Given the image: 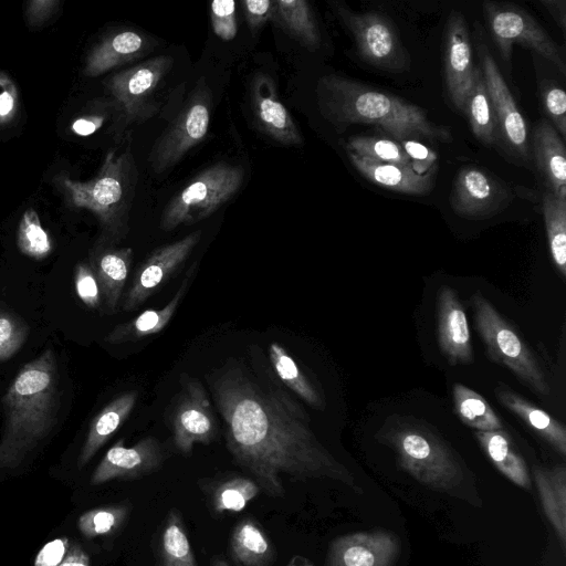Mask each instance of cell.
Here are the masks:
<instances>
[{
    "label": "cell",
    "mask_w": 566,
    "mask_h": 566,
    "mask_svg": "<svg viewBox=\"0 0 566 566\" xmlns=\"http://www.w3.org/2000/svg\"><path fill=\"white\" fill-rule=\"evenodd\" d=\"M206 379L224 423L229 453L266 495L284 496L281 474L354 485L350 472L321 443L308 415L283 387L261 381L232 358Z\"/></svg>",
    "instance_id": "6da1fadb"
},
{
    "label": "cell",
    "mask_w": 566,
    "mask_h": 566,
    "mask_svg": "<svg viewBox=\"0 0 566 566\" xmlns=\"http://www.w3.org/2000/svg\"><path fill=\"white\" fill-rule=\"evenodd\" d=\"M315 94L321 115L338 132L350 125H371L398 143L453 139L449 127L432 122L420 106L349 77L324 75Z\"/></svg>",
    "instance_id": "7a4b0ae2"
},
{
    "label": "cell",
    "mask_w": 566,
    "mask_h": 566,
    "mask_svg": "<svg viewBox=\"0 0 566 566\" xmlns=\"http://www.w3.org/2000/svg\"><path fill=\"white\" fill-rule=\"evenodd\" d=\"M0 468L13 469L52 431L61 406L54 350L46 348L15 375L3 398Z\"/></svg>",
    "instance_id": "3957f363"
},
{
    "label": "cell",
    "mask_w": 566,
    "mask_h": 566,
    "mask_svg": "<svg viewBox=\"0 0 566 566\" xmlns=\"http://www.w3.org/2000/svg\"><path fill=\"white\" fill-rule=\"evenodd\" d=\"M138 171L128 145L117 153L109 150L92 179L78 181L59 178L67 202L91 211L103 230L101 240L117 244L128 230L129 211L136 191Z\"/></svg>",
    "instance_id": "277c9868"
},
{
    "label": "cell",
    "mask_w": 566,
    "mask_h": 566,
    "mask_svg": "<svg viewBox=\"0 0 566 566\" xmlns=\"http://www.w3.org/2000/svg\"><path fill=\"white\" fill-rule=\"evenodd\" d=\"M376 437L395 450L399 465L420 483L448 490L460 482L462 469L459 461L424 422L392 416Z\"/></svg>",
    "instance_id": "5b68a950"
},
{
    "label": "cell",
    "mask_w": 566,
    "mask_h": 566,
    "mask_svg": "<svg viewBox=\"0 0 566 566\" xmlns=\"http://www.w3.org/2000/svg\"><path fill=\"white\" fill-rule=\"evenodd\" d=\"M474 326L488 357L510 369L527 388L541 396L551 394L546 376L514 327L497 312L485 296L476 291L470 298Z\"/></svg>",
    "instance_id": "8992f818"
},
{
    "label": "cell",
    "mask_w": 566,
    "mask_h": 566,
    "mask_svg": "<svg viewBox=\"0 0 566 566\" xmlns=\"http://www.w3.org/2000/svg\"><path fill=\"white\" fill-rule=\"evenodd\" d=\"M243 180L240 165L220 161L205 168L168 201L159 228L171 231L210 217L239 191Z\"/></svg>",
    "instance_id": "52a82bcc"
},
{
    "label": "cell",
    "mask_w": 566,
    "mask_h": 566,
    "mask_svg": "<svg viewBox=\"0 0 566 566\" xmlns=\"http://www.w3.org/2000/svg\"><path fill=\"white\" fill-rule=\"evenodd\" d=\"M211 109V90L205 77H200L178 115L150 148L148 164L154 174L171 169L203 140L209 130Z\"/></svg>",
    "instance_id": "ba28073f"
},
{
    "label": "cell",
    "mask_w": 566,
    "mask_h": 566,
    "mask_svg": "<svg viewBox=\"0 0 566 566\" xmlns=\"http://www.w3.org/2000/svg\"><path fill=\"white\" fill-rule=\"evenodd\" d=\"M331 6L367 64L392 73L410 69L409 53L388 17L374 11L356 12L337 1Z\"/></svg>",
    "instance_id": "9c48e42d"
},
{
    "label": "cell",
    "mask_w": 566,
    "mask_h": 566,
    "mask_svg": "<svg viewBox=\"0 0 566 566\" xmlns=\"http://www.w3.org/2000/svg\"><path fill=\"white\" fill-rule=\"evenodd\" d=\"M178 391L166 410V422L171 431L175 448L190 454L195 444L208 446L219 436V421L210 396L202 382L181 373Z\"/></svg>",
    "instance_id": "30bf717a"
},
{
    "label": "cell",
    "mask_w": 566,
    "mask_h": 566,
    "mask_svg": "<svg viewBox=\"0 0 566 566\" xmlns=\"http://www.w3.org/2000/svg\"><path fill=\"white\" fill-rule=\"evenodd\" d=\"M482 8L492 38L506 63L511 62L513 45L520 44L535 51L566 75L563 50L528 12L515 4L493 1L483 2Z\"/></svg>",
    "instance_id": "8fae6325"
},
{
    "label": "cell",
    "mask_w": 566,
    "mask_h": 566,
    "mask_svg": "<svg viewBox=\"0 0 566 566\" xmlns=\"http://www.w3.org/2000/svg\"><path fill=\"white\" fill-rule=\"evenodd\" d=\"M172 64L171 56L159 55L108 78L106 88L124 124L143 122L153 116L156 106L151 98Z\"/></svg>",
    "instance_id": "7c38bea8"
},
{
    "label": "cell",
    "mask_w": 566,
    "mask_h": 566,
    "mask_svg": "<svg viewBox=\"0 0 566 566\" xmlns=\"http://www.w3.org/2000/svg\"><path fill=\"white\" fill-rule=\"evenodd\" d=\"M481 70L496 118V145L514 161L532 160L528 128L514 97L489 50L480 49Z\"/></svg>",
    "instance_id": "4fadbf2b"
},
{
    "label": "cell",
    "mask_w": 566,
    "mask_h": 566,
    "mask_svg": "<svg viewBox=\"0 0 566 566\" xmlns=\"http://www.w3.org/2000/svg\"><path fill=\"white\" fill-rule=\"evenodd\" d=\"M202 231L153 250L135 270L132 283L122 301V308L133 312L148 301L171 277L177 275L201 239Z\"/></svg>",
    "instance_id": "5bb4252c"
},
{
    "label": "cell",
    "mask_w": 566,
    "mask_h": 566,
    "mask_svg": "<svg viewBox=\"0 0 566 566\" xmlns=\"http://www.w3.org/2000/svg\"><path fill=\"white\" fill-rule=\"evenodd\" d=\"M510 199L509 189L488 171L469 166L458 171L450 192L455 214L471 220L490 218Z\"/></svg>",
    "instance_id": "9a60e30c"
},
{
    "label": "cell",
    "mask_w": 566,
    "mask_h": 566,
    "mask_svg": "<svg viewBox=\"0 0 566 566\" xmlns=\"http://www.w3.org/2000/svg\"><path fill=\"white\" fill-rule=\"evenodd\" d=\"M166 459V448L157 438L146 437L130 447L120 439L107 450L94 470L91 483L99 485L112 480L139 479L159 470Z\"/></svg>",
    "instance_id": "2e32d148"
},
{
    "label": "cell",
    "mask_w": 566,
    "mask_h": 566,
    "mask_svg": "<svg viewBox=\"0 0 566 566\" xmlns=\"http://www.w3.org/2000/svg\"><path fill=\"white\" fill-rule=\"evenodd\" d=\"M443 46L448 95L454 107L462 111L478 67L473 64L468 24L460 12H452L447 20Z\"/></svg>",
    "instance_id": "e0dca14e"
},
{
    "label": "cell",
    "mask_w": 566,
    "mask_h": 566,
    "mask_svg": "<svg viewBox=\"0 0 566 566\" xmlns=\"http://www.w3.org/2000/svg\"><path fill=\"white\" fill-rule=\"evenodd\" d=\"M250 101L254 120L265 135L285 146L303 144L301 130L281 102L270 75L255 73L250 86Z\"/></svg>",
    "instance_id": "ac0fdd59"
},
{
    "label": "cell",
    "mask_w": 566,
    "mask_h": 566,
    "mask_svg": "<svg viewBox=\"0 0 566 566\" xmlns=\"http://www.w3.org/2000/svg\"><path fill=\"white\" fill-rule=\"evenodd\" d=\"M399 552V539L392 533L359 532L331 544L326 566H392Z\"/></svg>",
    "instance_id": "d6986e66"
},
{
    "label": "cell",
    "mask_w": 566,
    "mask_h": 566,
    "mask_svg": "<svg viewBox=\"0 0 566 566\" xmlns=\"http://www.w3.org/2000/svg\"><path fill=\"white\" fill-rule=\"evenodd\" d=\"M438 343L451 366L471 364L473 352L467 315L457 292L442 285L437 301Z\"/></svg>",
    "instance_id": "ffe728a7"
},
{
    "label": "cell",
    "mask_w": 566,
    "mask_h": 566,
    "mask_svg": "<svg viewBox=\"0 0 566 566\" xmlns=\"http://www.w3.org/2000/svg\"><path fill=\"white\" fill-rule=\"evenodd\" d=\"M133 262L132 248L99 240L90 254L88 263L98 282L105 312L114 314L123 298Z\"/></svg>",
    "instance_id": "44dd1931"
},
{
    "label": "cell",
    "mask_w": 566,
    "mask_h": 566,
    "mask_svg": "<svg viewBox=\"0 0 566 566\" xmlns=\"http://www.w3.org/2000/svg\"><path fill=\"white\" fill-rule=\"evenodd\" d=\"M150 40L134 30H122L103 38L86 55L83 73L99 76L149 52Z\"/></svg>",
    "instance_id": "7402d4cb"
},
{
    "label": "cell",
    "mask_w": 566,
    "mask_h": 566,
    "mask_svg": "<svg viewBox=\"0 0 566 566\" xmlns=\"http://www.w3.org/2000/svg\"><path fill=\"white\" fill-rule=\"evenodd\" d=\"M531 155L547 191L566 197V149L564 139L545 118L534 127Z\"/></svg>",
    "instance_id": "603a6c76"
},
{
    "label": "cell",
    "mask_w": 566,
    "mask_h": 566,
    "mask_svg": "<svg viewBox=\"0 0 566 566\" xmlns=\"http://www.w3.org/2000/svg\"><path fill=\"white\" fill-rule=\"evenodd\" d=\"M198 262H193L174 296L161 308L145 310L134 318L116 325L105 337L111 345L136 342L140 338L160 333L172 319L176 311L185 298L197 273Z\"/></svg>",
    "instance_id": "cb8c5ba5"
},
{
    "label": "cell",
    "mask_w": 566,
    "mask_h": 566,
    "mask_svg": "<svg viewBox=\"0 0 566 566\" xmlns=\"http://www.w3.org/2000/svg\"><path fill=\"white\" fill-rule=\"evenodd\" d=\"M347 155L355 169L378 187L412 196L427 195L433 187L436 169L419 175L410 165L374 161L350 151Z\"/></svg>",
    "instance_id": "d4e9b609"
},
{
    "label": "cell",
    "mask_w": 566,
    "mask_h": 566,
    "mask_svg": "<svg viewBox=\"0 0 566 566\" xmlns=\"http://www.w3.org/2000/svg\"><path fill=\"white\" fill-rule=\"evenodd\" d=\"M137 399V390L125 391L111 400L93 418L77 459L78 469L87 464L128 419L136 406Z\"/></svg>",
    "instance_id": "484cf974"
},
{
    "label": "cell",
    "mask_w": 566,
    "mask_h": 566,
    "mask_svg": "<svg viewBox=\"0 0 566 566\" xmlns=\"http://www.w3.org/2000/svg\"><path fill=\"white\" fill-rule=\"evenodd\" d=\"M495 395L502 406L518 417L558 453L566 455V429L563 423L506 386H497Z\"/></svg>",
    "instance_id": "4316f807"
},
{
    "label": "cell",
    "mask_w": 566,
    "mask_h": 566,
    "mask_svg": "<svg viewBox=\"0 0 566 566\" xmlns=\"http://www.w3.org/2000/svg\"><path fill=\"white\" fill-rule=\"evenodd\" d=\"M272 22L306 49L321 45V32L314 12L305 0H273Z\"/></svg>",
    "instance_id": "83f0119b"
},
{
    "label": "cell",
    "mask_w": 566,
    "mask_h": 566,
    "mask_svg": "<svg viewBox=\"0 0 566 566\" xmlns=\"http://www.w3.org/2000/svg\"><path fill=\"white\" fill-rule=\"evenodd\" d=\"M543 510L552 523L562 543L566 547V469L557 465L553 469H534Z\"/></svg>",
    "instance_id": "f1b7e54d"
},
{
    "label": "cell",
    "mask_w": 566,
    "mask_h": 566,
    "mask_svg": "<svg viewBox=\"0 0 566 566\" xmlns=\"http://www.w3.org/2000/svg\"><path fill=\"white\" fill-rule=\"evenodd\" d=\"M474 437L495 468L516 485L528 489L525 461L516 452L510 436L502 430L475 431Z\"/></svg>",
    "instance_id": "f546056e"
},
{
    "label": "cell",
    "mask_w": 566,
    "mask_h": 566,
    "mask_svg": "<svg viewBox=\"0 0 566 566\" xmlns=\"http://www.w3.org/2000/svg\"><path fill=\"white\" fill-rule=\"evenodd\" d=\"M268 353L272 369L281 382L312 408L323 410L324 396L286 348L273 342L269 345Z\"/></svg>",
    "instance_id": "4dcf8cb0"
},
{
    "label": "cell",
    "mask_w": 566,
    "mask_h": 566,
    "mask_svg": "<svg viewBox=\"0 0 566 566\" xmlns=\"http://www.w3.org/2000/svg\"><path fill=\"white\" fill-rule=\"evenodd\" d=\"M230 553L240 566H270L274 559V548L253 520L241 521L233 530Z\"/></svg>",
    "instance_id": "1f68e13d"
},
{
    "label": "cell",
    "mask_w": 566,
    "mask_h": 566,
    "mask_svg": "<svg viewBox=\"0 0 566 566\" xmlns=\"http://www.w3.org/2000/svg\"><path fill=\"white\" fill-rule=\"evenodd\" d=\"M462 112L475 138L484 146L496 145V118L481 66L476 69Z\"/></svg>",
    "instance_id": "d6a6232c"
},
{
    "label": "cell",
    "mask_w": 566,
    "mask_h": 566,
    "mask_svg": "<svg viewBox=\"0 0 566 566\" xmlns=\"http://www.w3.org/2000/svg\"><path fill=\"white\" fill-rule=\"evenodd\" d=\"M546 237L553 262L566 277V197L545 191L542 197Z\"/></svg>",
    "instance_id": "836d02e7"
},
{
    "label": "cell",
    "mask_w": 566,
    "mask_h": 566,
    "mask_svg": "<svg viewBox=\"0 0 566 566\" xmlns=\"http://www.w3.org/2000/svg\"><path fill=\"white\" fill-rule=\"evenodd\" d=\"M452 396L455 413L468 427L476 431L503 429L500 418L479 392L462 384H455Z\"/></svg>",
    "instance_id": "e575fe53"
},
{
    "label": "cell",
    "mask_w": 566,
    "mask_h": 566,
    "mask_svg": "<svg viewBox=\"0 0 566 566\" xmlns=\"http://www.w3.org/2000/svg\"><path fill=\"white\" fill-rule=\"evenodd\" d=\"M159 566H197L182 517L175 509L168 513L160 535Z\"/></svg>",
    "instance_id": "d590c367"
},
{
    "label": "cell",
    "mask_w": 566,
    "mask_h": 566,
    "mask_svg": "<svg viewBox=\"0 0 566 566\" xmlns=\"http://www.w3.org/2000/svg\"><path fill=\"white\" fill-rule=\"evenodd\" d=\"M17 247L23 255L38 261L46 259L53 251V240L32 208L27 209L20 219Z\"/></svg>",
    "instance_id": "8d00e7d4"
},
{
    "label": "cell",
    "mask_w": 566,
    "mask_h": 566,
    "mask_svg": "<svg viewBox=\"0 0 566 566\" xmlns=\"http://www.w3.org/2000/svg\"><path fill=\"white\" fill-rule=\"evenodd\" d=\"M346 151L354 153L374 161L410 165V159L401 145L392 139L352 136L346 142Z\"/></svg>",
    "instance_id": "74e56055"
},
{
    "label": "cell",
    "mask_w": 566,
    "mask_h": 566,
    "mask_svg": "<svg viewBox=\"0 0 566 566\" xmlns=\"http://www.w3.org/2000/svg\"><path fill=\"white\" fill-rule=\"evenodd\" d=\"M212 503L218 513L240 512L260 492L252 479L233 476L220 482L213 490Z\"/></svg>",
    "instance_id": "f35d334b"
},
{
    "label": "cell",
    "mask_w": 566,
    "mask_h": 566,
    "mask_svg": "<svg viewBox=\"0 0 566 566\" xmlns=\"http://www.w3.org/2000/svg\"><path fill=\"white\" fill-rule=\"evenodd\" d=\"M129 514L127 504L101 506L83 513L77 522L80 532L87 538L116 532Z\"/></svg>",
    "instance_id": "ab89813d"
},
{
    "label": "cell",
    "mask_w": 566,
    "mask_h": 566,
    "mask_svg": "<svg viewBox=\"0 0 566 566\" xmlns=\"http://www.w3.org/2000/svg\"><path fill=\"white\" fill-rule=\"evenodd\" d=\"M28 324L12 312L0 310V363L20 350L29 335Z\"/></svg>",
    "instance_id": "60d3db41"
},
{
    "label": "cell",
    "mask_w": 566,
    "mask_h": 566,
    "mask_svg": "<svg viewBox=\"0 0 566 566\" xmlns=\"http://www.w3.org/2000/svg\"><path fill=\"white\" fill-rule=\"evenodd\" d=\"M74 289L77 297L90 308H101L102 294L88 262H78L74 269Z\"/></svg>",
    "instance_id": "b9f144b4"
},
{
    "label": "cell",
    "mask_w": 566,
    "mask_h": 566,
    "mask_svg": "<svg viewBox=\"0 0 566 566\" xmlns=\"http://www.w3.org/2000/svg\"><path fill=\"white\" fill-rule=\"evenodd\" d=\"M235 11V2L233 0H214L210 4L212 30L223 41H230L237 35Z\"/></svg>",
    "instance_id": "7bdbcfd3"
},
{
    "label": "cell",
    "mask_w": 566,
    "mask_h": 566,
    "mask_svg": "<svg viewBox=\"0 0 566 566\" xmlns=\"http://www.w3.org/2000/svg\"><path fill=\"white\" fill-rule=\"evenodd\" d=\"M542 104L549 123L563 139L566 138V93L557 86H547L542 93Z\"/></svg>",
    "instance_id": "ee69618b"
},
{
    "label": "cell",
    "mask_w": 566,
    "mask_h": 566,
    "mask_svg": "<svg viewBox=\"0 0 566 566\" xmlns=\"http://www.w3.org/2000/svg\"><path fill=\"white\" fill-rule=\"evenodd\" d=\"M19 112V94L12 78L0 71V126L10 124Z\"/></svg>",
    "instance_id": "f6af8a7d"
},
{
    "label": "cell",
    "mask_w": 566,
    "mask_h": 566,
    "mask_svg": "<svg viewBox=\"0 0 566 566\" xmlns=\"http://www.w3.org/2000/svg\"><path fill=\"white\" fill-rule=\"evenodd\" d=\"M410 159L411 168L419 175L436 169L437 154L418 140H403L399 143Z\"/></svg>",
    "instance_id": "bcb514c9"
},
{
    "label": "cell",
    "mask_w": 566,
    "mask_h": 566,
    "mask_svg": "<svg viewBox=\"0 0 566 566\" xmlns=\"http://www.w3.org/2000/svg\"><path fill=\"white\" fill-rule=\"evenodd\" d=\"M241 6L252 33L259 32L266 22L272 21L273 0H244Z\"/></svg>",
    "instance_id": "7dc6e473"
},
{
    "label": "cell",
    "mask_w": 566,
    "mask_h": 566,
    "mask_svg": "<svg viewBox=\"0 0 566 566\" xmlns=\"http://www.w3.org/2000/svg\"><path fill=\"white\" fill-rule=\"evenodd\" d=\"M70 548L66 537H60L46 543L35 557L34 566H59Z\"/></svg>",
    "instance_id": "c3c4849f"
},
{
    "label": "cell",
    "mask_w": 566,
    "mask_h": 566,
    "mask_svg": "<svg viewBox=\"0 0 566 566\" xmlns=\"http://www.w3.org/2000/svg\"><path fill=\"white\" fill-rule=\"evenodd\" d=\"M60 4L56 0H32L27 3L25 19L31 27L44 23Z\"/></svg>",
    "instance_id": "681fc988"
},
{
    "label": "cell",
    "mask_w": 566,
    "mask_h": 566,
    "mask_svg": "<svg viewBox=\"0 0 566 566\" xmlns=\"http://www.w3.org/2000/svg\"><path fill=\"white\" fill-rule=\"evenodd\" d=\"M106 120V113H91L76 118L71 126L72 132L77 136H90L97 132Z\"/></svg>",
    "instance_id": "f907efd6"
},
{
    "label": "cell",
    "mask_w": 566,
    "mask_h": 566,
    "mask_svg": "<svg viewBox=\"0 0 566 566\" xmlns=\"http://www.w3.org/2000/svg\"><path fill=\"white\" fill-rule=\"evenodd\" d=\"M541 3L553 17L563 34L566 33V1L565 0H541Z\"/></svg>",
    "instance_id": "816d5d0a"
},
{
    "label": "cell",
    "mask_w": 566,
    "mask_h": 566,
    "mask_svg": "<svg viewBox=\"0 0 566 566\" xmlns=\"http://www.w3.org/2000/svg\"><path fill=\"white\" fill-rule=\"evenodd\" d=\"M59 566H90V557L78 545H70V548Z\"/></svg>",
    "instance_id": "f5cc1de1"
},
{
    "label": "cell",
    "mask_w": 566,
    "mask_h": 566,
    "mask_svg": "<svg viewBox=\"0 0 566 566\" xmlns=\"http://www.w3.org/2000/svg\"><path fill=\"white\" fill-rule=\"evenodd\" d=\"M211 566H229V564L221 556H214L211 560Z\"/></svg>",
    "instance_id": "db71d44e"
},
{
    "label": "cell",
    "mask_w": 566,
    "mask_h": 566,
    "mask_svg": "<svg viewBox=\"0 0 566 566\" xmlns=\"http://www.w3.org/2000/svg\"><path fill=\"white\" fill-rule=\"evenodd\" d=\"M290 566H295V565L291 564Z\"/></svg>",
    "instance_id": "11a10c76"
}]
</instances>
